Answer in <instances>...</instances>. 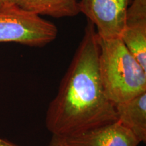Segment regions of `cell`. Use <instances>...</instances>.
Masks as SVG:
<instances>
[{
    "mask_svg": "<svg viewBox=\"0 0 146 146\" xmlns=\"http://www.w3.org/2000/svg\"><path fill=\"white\" fill-rule=\"evenodd\" d=\"M9 3H12V0H0V8Z\"/></svg>",
    "mask_w": 146,
    "mask_h": 146,
    "instance_id": "12",
    "label": "cell"
},
{
    "mask_svg": "<svg viewBox=\"0 0 146 146\" xmlns=\"http://www.w3.org/2000/svg\"><path fill=\"white\" fill-rule=\"evenodd\" d=\"M133 0H80V13L94 24L98 38H120L127 24L128 10Z\"/></svg>",
    "mask_w": 146,
    "mask_h": 146,
    "instance_id": "4",
    "label": "cell"
},
{
    "mask_svg": "<svg viewBox=\"0 0 146 146\" xmlns=\"http://www.w3.org/2000/svg\"><path fill=\"white\" fill-rule=\"evenodd\" d=\"M99 54L96 28L87 21L81 43L46 112L45 126L52 136L65 137L117 120L115 105L104 91Z\"/></svg>",
    "mask_w": 146,
    "mask_h": 146,
    "instance_id": "1",
    "label": "cell"
},
{
    "mask_svg": "<svg viewBox=\"0 0 146 146\" xmlns=\"http://www.w3.org/2000/svg\"><path fill=\"white\" fill-rule=\"evenodd\" d=\"M0 146H18V145H16L15 144L11 143L10 141H6V140L0 138Z\"/></svg>",
    "mask_w": 146,
    "mask_h": 146,
    "instance_id": "11",
    "label": "cell"
},
{
    "mask_svg": "<svg viewBox=\"0 0 146 146\" xmlns=\"http://www.w3.org/2000/svg\"><path fill=\"white\" fill-rule=\"evenodd\" d=\"M12 3L40 16L73 17L80 13L78 0H12Z\"/></svg>",
    "mask_w": 146,
    "mask_h": 146,
    "instance_id": "7",
    "label": "cell"
},
{
    "mask_svg": "<svg viewBox=\"0 0 146 146\" xmlns=\"http://www.w3.org/2000/svg\"><path fill=\"white\" fill-rule=\"evenodd\" d=\"M57 35V27L37 14L13 3L0 8V43L42 47L54 41Z\"/></svg>",
    "mask_w": 146,
    "mask_h": 146,
    "instance_id": "3",
    "label": "cell"
},
{
    "mask_svg": "<svg viewBox=\"0 0 146 146\" xmlns=\"http://www.w3.org/2000/svg\"><path fill=\"white\" fill-rule=\"evenodd\" d=\"M47 146H68L66 144L61 138L56 136H52V139L50 140V143Z\"/></svg>",
    "mask_w": 146,
    "mask_h": 146,
    "instance_id": "10",
    "label": "cell"
},
{
    "mask_svg": "<svg viewBox=\"0 0 146 146\" xmlns=\"http://www.w3.org/2000/svg\"><path fill=\"white\" fill-rule=\"evenodd\" d=\"M117 120L141 142L146 141V91L115 105Z\"/></svg>",
    "mask_w": 146,
    "mask_h": 146,
    "instance_id": "6",
    "label": "cell"
},
{
    "mask_svg": "<svg viewBox=\"0 0 146 146\" xmlns=\"http://www.w3.org/2000/svg\"><path fill=\"white\" fill-rule=\"evenodd\" d=\"M99 47L100 77L110 101L116 105L146 91V70L120 38L99 39Z\"/></svg>",
    "mask_w": 146,
    "mask_h": 146,
    "instance_id": "2",
    "label": "cell"
},
{
    "mask_svg": "<svg viewBox=\"0 0 146 146\" xmlns=\"http://www.w3.org/2000/svg\"><path fill=\"white\" fill-rule=\"evenodd\" d=\"M120 39L146 70V18L127 21Z\"/></svg>",
    "mask_w": 146,
    "mask_h": 146,
    "instance_id": "8",
    "label": "cell"
},
{
    "mask_svg": "<svg viewBox=\"0 0 146 146\" xmlns=\"http://www.w3.org/2000/svg\"><path fill=\"white\" fill-rule=\"evenodd\" d=\"M128 14L131 17H144L146 16V0H133Z\"/></svg>",
    "mask_w": 146,
    "mask_h": 146,
    "instance_id": "9",
    "label": "cell"
},
{
    "mask_svg": "<svg viewBox=\"0 0 146 146\" xmlns=\"http://www.w3.org/2000/svg\"><path fill=\"white\" fill-rule=\"evenodd\" d=\"M60 138L68 146H138L140 143L135 135L118 120Z\"/></svg>",
    "mask_w": 146,
    "mask_h": 146,
    "instance_id": "5",
    "label": "cell"
}]
</instances>
